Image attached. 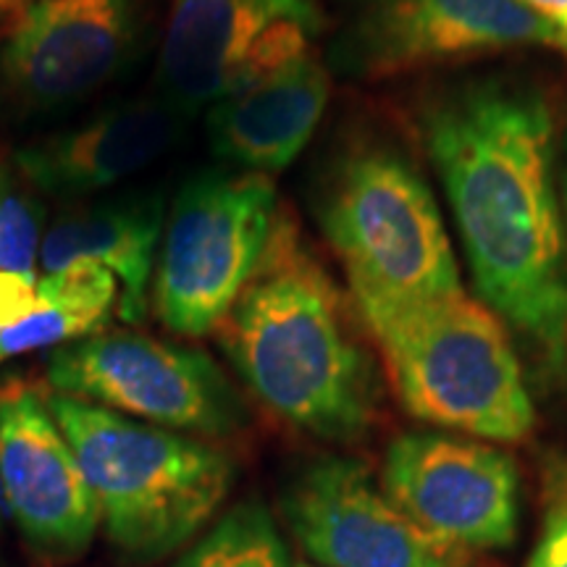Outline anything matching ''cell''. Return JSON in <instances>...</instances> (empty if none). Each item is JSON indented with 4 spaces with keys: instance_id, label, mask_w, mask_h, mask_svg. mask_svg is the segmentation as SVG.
Here are the masks:
<instances>
[{
    "instance_id": "cell-15",
    "label": "cell",
    "mask_w": 567,
    "mask_h": 567,
    "mask_svg": "<svg viewBox=\"0 0 567 567\" xmlns=\"http://www.w3.org/2000/svg\"><path fill=\"white\" fill-rule=\"evenodd\" d=\"M329 71L302 55L208 109V140L237 172L274 176L305 151L329 103Z\"/></svg>"
},
{
    "instance_id": "cell-11",
    "label": "cell",
    "mask_w": 567,
    "mask_h": 567,
    "mask_svg": "<svg viewBox=\"0 0 567 567\" xmlns=\"http://www.w3.org/2000/svg\"><path fill=\"white\" fill-rule=\"evenodd\" d=\"M284 517L321 567H465L471 551L423 530L360 463L308 465L284 492Z\"/></svg>"
},
{
    "instance_id": "cell-3",
    "label": "cell",
    "mask_w": 567,
    "mask_h": 567,
    "mask_svg": "<svg viewBox=\"0 0 567 567\" xmlns=\"http://www.w3.org/2000/svg\"><path fill=\"white\" fill-rule=\"evenodd\" d=\"M396 396L410 415L494 442L536 425L520 360L502 318L460 292L360 305Z\"/></svg>"
},
{
    "instance_id": "cell-25",
    "label": "cell",
    "mask_w": 567,
    "mask_h": 567,
    "mask_svg": "<svg viewBox=\"0 0 567 567\" xmlns=\"http://www.w3.org/2000/svg\"><path fill=\"white\" fill-rule=\"evenodd\" d=\"M297 567H313V565H308V563H300Z\"/></svg>"
},
{
    "instance_id": "cell-26",
    "label": "cell",
    "mask_w": 567,
    "mask_h": 567,
    "mask_svg": "<svg viewBox=\"0 0 567 567\" xmlns=\"http://www.w3.org/2000/svg\"><path fill=\"white\" fill-rule=\"evenodd\" d=\"M0 499H3V496H0Z\"/></svg>"
},
{
    "instance_id": "cell-4",
    "label": "cell",
    "mask_w": 567,
    "mask_h": 567,
    "mask_svg": "<svg viewBox=\"0 0 567 567\" xmlns=\"http://www.w3.org/2000/svg\"><path fill=\"white\" fill-rule=\"evenodd\" d=\"M124 563L153 565L193 542L231 488V460L179 431L45 394Z\"/></svg>"
},
{
    "instance_id": "cell-24",
    "label": "cell",
    "mask_w": 567,
    "mask_h": 567,
    "mask_svg": "<svg viewBox=\"0 0 567 567\" xmlns=\"http://www.w3.org/2000/svg\"><path fill=\"white\" fill-rule=\"evenodd\" d=\"M19 0H0V11H6V9H13V6H17Z\"/></svg>"
},
{
    "instance_id": "cell-14",
    "label": "cell",
    "mask_w": 567,
    "mask_h": 567,
    "mask_svg": "<svg viewBox=\"0 0 567 567\" xmlns=\"http://www.w3.org/2000/svg\"><path fill=\"white\" fill-rule=\"evenodd\" d=\"M184 122L187 116L158 95L140 97L21 147L13 166L38 193L80 200L153 166L179 142Z\"/></svg>"
},
{
    "instance_id": "cell-2",
    "label": "cell",
    "mask_w": 567,
    "mask_h": 567,
    "mask_svg": "<svg viewBox=\"0 0 567 567\" xmlns=\"http://www.w3.org/2000/svg\"><path fill=\"white\" fill-rule=\"evenodd\" d=\"M216 334L250 392L295 429L347 442L371 423L373 371L342 292L284 208Z\"/></svg>"
},
{
    "instance_id": "cell-6",
    "label": "cell",
    "mask_w": 567,
    "mask_h": 567,
    "mask_svg": "<svg viewBox=\"0 0 567 567\" xmlns=\"http://www.w3.org/2000/svg\"><path fill=\"white\" fill-rule=\"evenodd\" d=\"M279 213L271 176L213 168L184 182L151 287L161 323L182 337L216 331L264 264Z\"/></svg>"
},
{
    "instance_id": "cell-23",
    "label": "cell",
    "mask_w": 567,
    "mask_h": 567,
    "mask_svg": "<svg viewBox=\"0 0 567 567\" xmlns=\"http://www.w3.org/2000/svg\"><path fill=\"white\" fill-rule=\"evenodd\" d=\"M559 200H563V210L567 213V137H565V158H563V174H559Z\"/></svg>"
},
{
    "instance_id": "cell-1",
    "label": "cell",
    "mask_w": 567,
    "mask_h": 567,
    "mask_svg": "<svg viewBox=\"0 0 567 567\" xmlns=\"http://www.w3.org/2000/svg\"><path fill=\"white\" fill-rule=\"evenodd\" d=\"M423 142L481 297L563 363L565 218L547 97L520 82H467L425 109Z\"/></svg>"
},
{
    "instance_id": "cell-13",
    "label": "cell",
    "mask_w": 567,
    "mask_h": 567,
    "mask_svg": "<svg viewBox=\"0 0 567 567\" xmlns=\"http://www.w3.org/2000/svg\"><path fill=\"white\" fill-rule=\"evenodd\" d=\"M526 45L567 55L563 32L523 0H368L352 59L389 76Z\"/></svg>"
},
{
    "instance_id": "cell-8",
    "label": "cell",
    "mask_w": 567,
    "mask_h": 567,
    "mask_svg": "<svg viewBox=\"0 0 567 567\" xmlns=\"http://www.w3.org/2000/svg\"><path fill=\"white\" fill-rule=\"evenodd\" d=\"M321 27L316 0H172L158 97L189 118L313 53Z\"/></svg>"
},
{
    "instance_id": "cell-18",
    "label": "cell",
    "mask_w": 567,
    "mask_h": 567,
    "mask_svg": "<svg viewBox=\"0 0 567 567\" xmlns=\"http://www.w3.org/2000/svg\"><path fill=\"white\" fill-rule=\"evenodd\" d=\"M174 567H289V551L268 507L243 502L218 517Z\"/></svg>"
},
{
    "instance_id": "cell-20",
    "label": "cell",
    "mask_w": 567,
    "mask_h": 567,
    "mask_svg": "<svg viewBox=\"0 0 567 567\" xmlns=\"http://www.w3.org/2000/svg\"><path fill=\"white\" fill-rule=\"evenodd\" d=\"M526 567H567V460L549 473L542 536Z\"/></svg>"
},
{
    "instance_id": "cell-12",
    "label": "cell",
    "mask_w": 567,
    "mask_h": 567,
    "mask_svg": "<svg viewBox=\"0 0 567 567\" xmlns=\"http://www.w3.org/2000/svg\"><path fill=\"white\" fill-rule=\"evenodd\" d=\"M0 496L40 555L76 557L101 509L48 396L24 381L0 386Z\"/></svg>"
},
{
    "instance_id": "cell-10",
    "label": "cell",
    "mask_w": 567,
    "mask_h": 567,
    "mask_svg": "<svg viewBox=\"0 0 567 567\" xmlns=\"http://www.w3.org/2000/svg\"><path fill=\"white\" fill-rule=\"evenodd\" d=\"M384 492L452 547L505 549L517 536V467L496 446L444 434L394 439Z\"/></svg>"
},
{
    "instance_id": "cell-22",
    "label": "cell",
    "mask_w": 567,
    "mask_h": 567,
    "mask_svg": "<svg viewBox=\"0 0 567 567\" xmlns=\"http://www.w3.org/2000/svg\"><path fill=\"white\" fill-rule=\"evenodd\" d=\"M523 3L530 6L536 13H542L544 19L555 21L557 17H563L567 11V0H523Z\"/></svg>"
},
{
    "instance_id": "cell-5",
    "label": "cell",
    "mask_w": 567,
    "mask_h": 567,
    "mask_svg": "<svg viewBox=\"0 0 567 567\" xmlns=\"http://www.w3.org/2000/svg\"><path fill=\"white\" fill-rule=\"evenodd\" d=\"M321 229L354 308L463 289L434 193L394 147L368 145L342 158L323 193Z\"/></svg>"
},
{
    "instance_id": "cell-19",
    "label": "cell",
    "mask_w": 567,
    "mask_h": 567,
    "mask_svg": "<svg viewBox=\"0 0 567 567\" xmlns=\"http://www.w3.org/2000/svg\"><path fill=\"white\" fill-rule=\"evenodd\" d=\"M45 229L38 189L13 163H0V271L34 274Z\"/></svg>"
},
{
    "instance_id": "cell-9",
    "label": "cell",
    "mask_w": 567,
    "mask_h": 567,
    "mask_svg": "<svg viewBox=\"0 0 567 567\" xmlns=\"http://www.w3.org/2000/svg\"><path fill=\"white\" fill-rule=\"evenodd\" d=\"M153 0H34L0 48L13 111L55 113L109 87L140 55Z\"/></svg>"
},
{
    "instance_id": "cell-17",
    "label": "cell",
    "mask_w": 567,
    "mask_h": 567,
    "mask_svg": "<svg viewBox=\"0 0 567 567\" xmlns=\"http://www.w3.org/2000/svg\"><path fill=\"white\" fill-rule=\"evenodd\" d=\"M118 295L116 276L101 266L45 274L38 279L30 310L0 331V363L97 334L118 308Z\"/></svg>"
},
{
    "instance_id": "cell-21",
    "label": "cell",
    "mask_w": 567,
    "mask_h": 567,
    "mask_svg": "<svg viewBox=\"0 0 567 567\" xmlns=\"http://www.w3.org/2000/svg\"><path fill=\"white\" fill-rule=\"evenodd\" d=\"M38 289V274L0 271V331L17 323L30 310Z\"/></svg>"
},
{
    "instance_id": "cell-7",
    "label": "cell",
    "mask_w": 567,
    "mask_h": 567,
    "mask_svg": "<svg viewBox=\"0 0 567 567\" xmlns=\"http://www.w3.org/2000/svg\"><path fill=\"white\" fill-rule=\"evenodd\" d=\"M48 384L179 434L226 436L245 423L243 400L208 354L130 329H103L53 350Z\"/></svg>"
},
{
    "instance_id": "cell-16",
    "label": "cell",
    "mask_w": 567,
    "mask_h": 567,
    "mask_svg": "<svg viewBox=\"0 0 567 567\" xmlns=\"http://www.w3.org/2000/svg\"><path fill=\"white\" fill-rule=\"evenodd\" d=\"M166 203L161 193H126L76 205L42 234L40 266L45 274L74 266H101L116 276L118 316L140 323L147 313L158 260Z\"/></svg>"
}]
</instances>
